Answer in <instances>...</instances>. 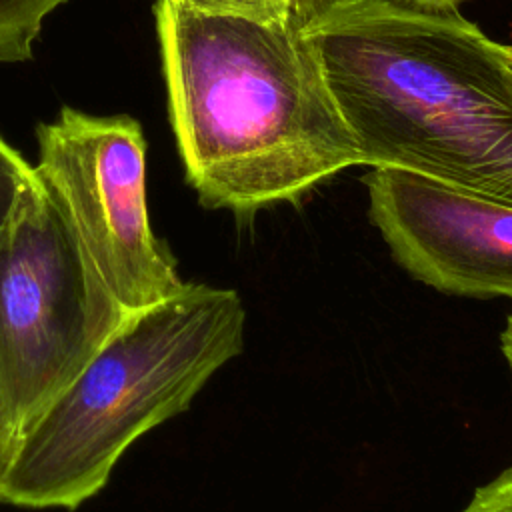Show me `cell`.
<instances>
[{"label": "cell", "mask_w": 512, "mask_h": 512, "mask_svg": "<svg viewBox=\"0 0 512 512\" xmlns=\"http://www.w3.org/2000/svg\"><path fill=\"white\" fill-rule=\"evenodd\" d=\"M126 316L34 172L0 216V424L10 452Z\"/></svg>", "instance_id": "4"}, {"label": "cell", "mask_w": 512, "mask_h": 512, "mask_svg": "<svg viewBox=\"0 0 512 512\" xmlns=\"http://www.w3.org/2000/svg\"><path fill=\"white\" fill-rule=\"evenodd\" d=\"M168 108L202 206L254 214L364 164L318 54L292 20L154 6Z\"/></svg>", "instance_id": "1"}, {"label": "cell", "mask_w": 512, "mask_h": 512, "mask_svg": "<svg viewBox=\"0 0 512 512\" xmlns=\"http://www.w3.org/2000/svg\"><path fill=\"white\" fill-rule=\"evenodd\" d=\"M36 138V178L112 300L130 314L180 292L186 282L148 218L140 124L126 114L90 116L64 106L36 128Z\"/></svg>", "instance_id": "5"}, {"label": "cell", "mask_w": 512, "mask_h": 512, "mask_svg": "<svg viewBox=\"0 0 512 512\" xmlns=\"http://www.w3.org/2000/svg\"><path fill=\"white\" fill-rule=\"evenodd\" d=\"M34 166H30L14 148H10L0 138V216H4L14 204L20 188L32 178ZM10 458V446L6 442L2 424H0V476Z\"/></svg>", "instance_id": "8"}, {"label": "cell", "mask_w": 512, "mask_h": 512, "mask_svg": "<svg viewBox=\"0 0 512 512\" xmlns=\"http://www.w3.org/2000/svg\"><path fill=\"white\" fill-rule=\"evenodd\" d=\"M244 330L238 292L196 282L130 312L20 432L0 476V502L64 510L84 504L142 434L184 412L242 354Z\"/></svg>", "instance_id": "3"}, {"label": "cell", "mask_w": 512, "mask_h": 512, "mask_svg": "<svg viewBox=\"0 0 512 512\" xmlns=\"http://www.w3.org/2000/svg\"><path fill=\"white\" fill-rule=\"evenodd\" d=\"M288 6V14L290 20L304 28L306 24H310L312 20H316L334 0H284Z\"/></svg>", "instance_id": "11"}, {"label": "cell", "mask_w": 512, "mask_h": 512, "mask_svg": "<svg viewBox=\"0 0 512 512\" xmlns=\"http://www.w3.org/2000/svg\"><path fill=\"white\" fill-rule=\"evenodd\" d=\"M66 0H0V64L32 58L44 18Z\"/></svg>", "instance_id": "7"}, {"label": "cell", "mask_w": 512, "mask_h": 512, "mask_svg": "<svg viewBox=\"0 0 512 512\" xmlns=\"http://www.w3.org/2000/svg\"><path fill=\"white\" fill-rule=\"evenodd\" d=\"M362 182L368 218L408 274L446 294L512 300V204L400 168Z\"/></svg>", "instance_id": "6"}, {"label": "cell", "mask_w": 512, "mask_h": 512, "mask_svg": "<svg viewBox=\"0 0 512 512\" xmlns=\"http://www.w3.org/2000/svg\"><path fill=\"white\" fill-rule=\"evenodd\" d=\"M462 512H512V466L478 486Z\"/></svg>", "instance_id": "10"}, {"label": "cell", "mask_w": 512, "mask_h": 512, "mask_svg": "<svg viewBox=\"0 0 512 512\" xmlns=\"http://www.w3.org/2000/svg\"><path fill=\"white\" fill-rule=\"evenodd\" d=\"M500 350H502L504 360L512 372V314L506 318V326L500 334Z\"/></svg>", "instance_id": "13"}, {"label": "cell", "mask_w": 512, "mask_h": 512, "mask_svg": "<svg viewBox=\"0 0 512 512\" xmlns=\"http://www.w3.org/2000/svg\"><path fill=\"white\" fill-rule=\"evenodd\" d=\"M302 30L364 166L512 204L508 44L392 0H334Z\"/></svg>", "instance_id": "2"}, {"label": "cell", "mask_w": 512, "mask_h": 512, "mask_svg": "<svg viewBox=\"0 0 512 512\" xmlns=\"http://www.w3.org/2000/svg\"><path fill=\"white\" fill-rule=\"evenodd\" d=\"M508 56H510V68H512V44H508Z\"/></svg>", "instance_id": "14"}, {"label": "cell", "mask_w": 512, "mask_h": 512, "mask_svg": "<svg viewBox=\"0 0 512 512\" xmlns=\"http://www.w3.org/2000/svg\"><path fill=\"white\" fill-rule=\"evenodd\" d=\"M172 2L204 14L242 16V18L264 20V22L290 20L288 6L284 0H172Z\"/></svg>", "instance_id": "9"}, {"label": "cell", "mask_w": 512, "mask_h": 512, "mask_svg": "<svg viewBox=\"0 0 512 512\" xmlns=\"http://www.w3.org/2000/svg\"><path fill=\"white\" fill-rule=\"evenodd\" d=\"M402 8L414 10V12H426V14H450L458 12V8L466 0H392Z\"/></svg>", "instance_id": "12"}]
</instances>
